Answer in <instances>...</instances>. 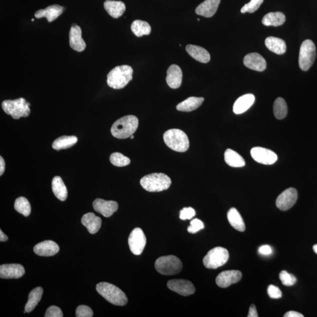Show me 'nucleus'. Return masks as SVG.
I'll return each instance as SVG.
<instances>
[{"mask_svg": "<svg viewBox=\"0 0 317 317\" xmlns=\"http://www.w3.org/2000/svg\"><path fill=\"white\" fill-rule=\"evenodd\" d=\"M139 124L138 118L127 116L116 121L111 128V134L118 139H126L133 136Z\"/></svg>", "mask_w": 317, "mask_h": 317, "instance_id": "nucleus-1", "label": "nucleus"}, {"mask_svg": "<svg viewBox=\"0 0 317 317\" xmlns=\"http://www.w3.org/2000/svg\"><path fill=\"white\" fill-rule=\"evenodd\" d=\"M133 72V69L129 66H116L108 74V85L113 89H122L132 80Z\"/></svg>", "mask_w": 317, "mask_h": 317, "instance_id": "nucleus-2", "label": "nucleus"}, {"mask_svg": "<svg viewBox=\"0 0 317 317\" xmlns=\"http://www.w3.org/2000/svg\"><path fill=\"white\" fill-rule=\"evenodd\" d=\"M96 290L101 296L114 305L124 306L128 302L126 294L120 288L110 283L100 282L96 285Z\"/></svg>", "mask_w": 317, "mask_h": 317, "instance_id": "nucleus-3", "label": "nucleus"}, {"mask_svg": "<svg viewBox=\"0 0 317 317\" xmlns=\"http://www.w3.org/2000/svg\"><path fill=\"white\" fill-rule=\"evenodd\" d=\"M140 184L144 190L150 192H160L170 186V178L164 174H152L141 178Z\"/></svg>", "mask_w": 317, "mask_h": 317, "instance_id": "nucleus-4", "label": "nucleus"}, {"mask_svg": "<svg viewBox=\"0 0 317 317\" xmlns=\"http://www.w3.org/2000/svg\"><path fill=\"white\" fill-rule=\"evenodd\" d=\"M164 143L173 150L184 152L190 148V140L183 130L172 129L168 130L164 134Z\"/></svg>", "mask_w": 317, "mask_h": 317, "instance_id": "nucleus-5", "label": "nucleus"}, {"mask_svg": "<svg viewBox=\"0 0 317 317\" xmlns=\"http://www.w3.org/2000/svg\"><path fill=\"white\" fill-rule=\"evenodd\" d=\"M30 106V104L23 98L16 100H6L2 103V108L4 112L15 120L28 116L31 113Z\"/></svg>", "mask_w": 317, "mask_h": 317, "instance_id": "nucleus-6", "label": "nucleus"}, {"mask_svg": "<svg viewBox=\"0 0 317 317\" xmlns=\"http://www.w3.org/2000/svg\"><path fill=\"white\" fill-rule=\"evenodd\" d=\"M156 271L162 275L172 276L180 273L183 268L180 260L176 256H162L156 260L154 264Z\"/></svg>", "mask_w": 317, "mask_h": 317, "instance_id": "nucleus-7", "label": "nucleus"}, {"mask_svg": "<svg viewBox=\"0 0 317 317\" xmlns=\"http://www.w3.org/2000/svg\"><path fill=\"white\" fill-rule=\"evenodd\" d=\"M316 58V48L312 40H306L302 43L300 50L299 66L304 72L311 68Z\"/></svg>", "mask_w": 317, "mask_h": 317, "instance_id": "nucleus-8", "label": "nucleus"}, {"mask_svg": "<svg viewBox=\"0 0 317 317\" xmlns=\"http://www.w3.org/2000/svg\"><path fill=\"white\" fill-rule=\"evenodd\" d=\"M229 258L226 248L217 247L210 250L203 260L204 264L209 269H216L224 265Z\"/></svg>", "mask_w": 317, "mask_h": 317, "instance_id": "nucleus-9", "label": "nucleus"}, {"mask_svg": "<svg viewBox=\"0 0 317 317\" xmlns=\"http://www.w3.org/2000/svg\"><path fill=\"white\" fill-rule=\"evenodd\" d=\"M130 251L134 255H140L146 244V238L142 230L136 228L130 232L128 238Z\"/></svg>", "mask_w": 317, "mask_h": 317, "instance_id": "nucleus-10", "label": "nucleus"}, {"mask_svg": "<svg viewBox=\"0 0 317 317\" xmlns=\"http://www.w3.org/2000/svg\"><path fill=\"white\" fill-rule=\"evenodd\" d=\"M298 198V190L290 188L280 194L276 198V204L280 210L286 211L295 204Z\"/></svg>", "mask_w": 317, "mask_h": 317, "instance_id": "nucleus-11", "label": "nucleus"}, {"mask_svg": "<svg viewBox=\"0 0 317 317\" xmlns=\"http://www.w3.org/2000/svg\"><path fill=\"white\" fill-rule=\"evenodd\" d=\"M251 156L257 162L263 164H274L278 160L274 152L262 147H254L250 151Z\"/></svg>", "mask_w": 317, "mask_h": 317, "instance_id": "nucleus-12", "label": "nucleus"}, {"mask_svg": "<svg viewBox=\"0 0 317 317\" xmlns=\"http://www.w3.org/2000/svg\"><path fill=\"white\" fill-rule=\"evenodd\" d=\"M167 286L172 291L183 296H190L195 292L193 283L186 280H171L168 282Z\"/></svg>", "mask_w": 317, "mask_h": 317, "instance_id": "nucleus-13", "label": "nucleus"}, {"mask_svg": "<svg viewBox=\"0 0 317 317\" xmlns=\"http://www.w3.org/2000/svg\"><path fill=\"white\" fill-rule=\"evenodd\" d=\"M242 273L238 270H228L220 273L216 279V282L221 288H227L240 281Z\"/></svg>", "mask_w": 317, "mask_h": 317, "instance_id": "nucleus-14", "label": "nucleus"}, {"mask_svg": "<svg viewBox=\"0 0 317 317\" xmlns=\"http://www.w3.org/2000/svg\"><path fill=\"white\" fill-rule=\"evenodd\" d=\"M93 207L98 213L103 215L104 217L109 218L117 211L118 204L114 201L97 198L93 202Z\"/></svg>", "mask_w": 317, "mask_h": 317, "instance_id": "nucleus-15", "label": "nucleus"}, {"mask_svg": "<svg viewBox=\"0 0 317 317\" xmlns=\"http://www.w3.org/2000/svg\"><path fill=\"white\" fill-rule=\"evenodd\" d=\"M70 45L78 52H82L86 48V43L82 38V30L78 26L72 25L70 34Z\"/></svg>", "mask_w": 317, "mask_h": 317, "instance_id": "nucleus-16", "label": "nucleus"}, {"mask_svg": "<svg viewBox=\"0 0 317 317\" xmlns=\"http://www.w3.org/2000/svg\"><path fill=\"white\" fill-rule=\"evenodd\" d=\"M25 274V269L19 264H2L0 266V278H20Z\"/></svg>", "mask_w": 317, "mask_h": 317, "instance_id": "nucleus-17", "label": "nucleus"}, {"mask_svg": "<svg viewBox=\"0 0 317 317\" xmlns=\"http://www.w3.org/2000/svg\"><path fill=\"white\" fill-rule=\"evenodd\" d=\"M244 63L249 69L259 72H263L267 67L265 59L258 53L248 54L244 58Z\"/></svg>", "mask_w": 317, "mask_h": 317, "instance_id": "nucleus-18", "label": "nucleus"}, {"mask_svg": "<svg viewBox=\"0 0 317 317\" xmlns=\"http://www.w3.org/2000/svg\"><path fill=\"white\" fill-rule=\"evenodd\" d=\"M59 251V246L52 240H46L40 242L34 248V252L36 254L43 256V257L54 256L58 254Z\"/></svg>", "mask_w": 317, "mask_h": 317, "instance_id": "nucleus-19", "label": "nucleus"}, {"mask_svg": "<svg viewBox=\"0 0 317 317\" xmlns=\"http://www.w3.org/2000/svg\"><path fill=\"white\" fill-rule=\"evenodd\" d=\"M221 0H205L196 9L198 15L210 18L216 12Z\"/></svg>", "mask_w": 317, "mask_h": 317, "instance_id": "nucleus-20", "label": "nucleus"}, {"mask_svg": "<svg viewBox=\"0 0 317 317\" xmlns=\"http://www.w3.org/2000/svg\"><path fill=\"white\" fill-rule=\"evenodd\" d=\"M182 70L177 65H172L167 70L166 82L171 88L177 89L182 82Z\"/></svg>", "mask_w": 317, "mask_h": 317, "instance_id": "nucleus-21", "label": "nucleus"}, {"mask_svg": "<svg viewBox=\"0 0 317 317\" xmlns=\"http://www.w3.org/2000/svg\"><path fill=\"white\" fill-rule=\"evenodd\" d=\"M64 12L62 6L55 4L48 6L46 9L40 10L35 13L36 18H46L49 22L54 21Z\"/></svg>", "mask_w": 317, "mask_h": 317, "instance_id": "nucleus-22", "label": "nucleus"}, {"mask_svg": "<svg viewBox=\"0 0 317 317\" xmlns=\"http://www.w3.org/2000/svg\"><path fill=\"white\" fill-rule=\"evenodd\" d=\"M82 222L90 234H96L102 225L101 218L93 213L84 214L82 219Z\"/></svg>", "mask_w": 317, "mask_h": 317, "instance_id": "nucleus-23", "label": "nucleus"}, {"mask_svg": "<svg viewBox=\"0 0 317 317\" xmlns=\"http://www.w3.org/2000/svg\"><path fill=\"white\" fill-rule=\"evenodd\" d=\"M254 101L255 96L251 94L238 98L234 104V113L239 114L245 112L254 104Z\"/></svg>", "mask_w": 317, "mask_h": 317, "instance_id": "nucleus-24", "label": "nucleus"}, {"mask_svg": "<svg viewBox=\"0 0 317 317\" xmlns=\"http://www.w3.org/2000/svg\"><path fill=\"white\" fill-rule=\"evenodd\" d=\"M104 8L109 15L114 18H120L126 10V4L122 2L106 0L104 2Z\"/></svg>", "mask_w": 317, "mask_h": 317, "instance_id": "nucleus-25", "label": "nucleus"}, {"mask_svg": "<svg viewBox=\"0 0 317 317\" xmlns=\"http://www.w3.org/2000/svg\"><path fill=\"white\" fill-rule=\"evenodd\" d=\"M186 50L188 54L198 62L205 64L210 62V54L203 47L194 45H188Z\"/></svg>", "mask_w": 317, "mask_h": 317, "instance_id": "nucleus-26", "label": "nucleus"}, {"mask_svg": "<svg viewBox=\"0 0 317 317\" xmlns=\"http://www.w3.org/2000/svg\"><path fill=\"white\" fill-rule=\"evenodd\" d=\"M266 47L276 54L282 55L286 52V46L284 40L274 36H269L265 40Z\"/></svg>", "mask_w": 317, "mask_h": 317, "instance_id": "nucleus-27", "label": "nucleus"}, {"mask_svg": "<svg viewBox=\"0 0 317 317\" xmlns=\"http://www.w3.org/2000/svg\"><path fill=\"white\" fill-rule=\"evenodd\" d=\"M204 98L190 97L178 104L176 109L182 112H191L200 107L204 101Z\"/></svg>", "mask_w": 317, "mask_h": 317, "instance_id": "nucleus-28", "label": "nucleus"}, {"mask_svg": "<svg viewBox=\"0 0 317 317\" xmlns=\"http://www.w3.org/2000/svg\"><path fill=\"white\" fill-rule=\"evenodd\" d=\"M228 219L232 226L239 232H244L246 226L242 216L235 208H231L228 213Z\"/></svg>", "mask_w": 317, "mask_h": 317, "instance_id": "nucleus-29", "label": "nucleus"}, {"mask_svg": "<svg viewBox=\"0 0 317 317\" xmlns=\"http://www.w3.org/2000/svg\"><path fill=\"white\" fill-rule=\"evenodd\" d=\"M52 188L54 194L60 200L65 201L66 200L68 196V190L62 178L60 176L53 178Z\"/></svg>", "mask_w": 317, "mask_h": 317, "instance_id": "nucleus-30", "label": "nucleus"}, {"mask_svg": "<svg viewBox=\"0 0 317 317\" xmlns=\"http://www.w3.org/2000/svg\"><path fill=\"white\" fill-rule=\"evenodd\" d=\"M226 162L231 167L242 168L245 166L244 158L240 154L231 149H228L224 153Z\"/></svg>", "mask_w": 317, "mask_h": 317, "instance_id": "nucleus-31", "label": "nucleus"}, {"mask_svg": "<svg viewBox=\"0 0 317 317\" xmlns=\"http://www.w3.org/2000/svg\"><path fill=\"white\" fill-rule=\"evenodd\" d=\"M286 22V16L282 12H269L262 20L263 25L266 26H278Z\"/></svg>", "mask_w": 317, "mask_h": 317, "instance_id": "nucleus-32", "label": "nucleus"}, {"mask_svg": "<svg viewBox=\"0 0 317 317\" xmlns=\"http://www.w3.org/2000/svg\"><path fill=\"white\" fill-rule=\"evenodd\" d=\"M43 292L42 288L41 286H38L30 292L28 302L25 306L26 312H31L34 310L40 300H42Z\"/></svg>", "mask_w": 317, "mask_h": 317, "instance_id": "nucleus-33", "label": "nucleus"}, {"mask_svg": "<svg viewBox=\"0 0 317 317\" xmlns=\"http://www.w3.org/2000/svg\"><path fill=\"white\" fill-rule=\"evenodd\" d=\"M77 142L78 138L75 136H63L54 142L52 148L57 150L68 149L74 146Z\"/></svg>", "mask_w": 317, "mask_h": 317, "instance_id": "nucleus-34", "label": "nucleus"}, {"mask_svg": "<svg viewBox=\"0 0 317 317\" xmlns=\"http://www.w3.org/2000/svg\"><path fill=\"white\" fill-rule=\"evenodd\" d=\"M131 30L138 37L150 35L151 32V26L146 22L142 20H136L131 25Z\"/></svg>", "mask_w": 317, "mask_h": 317, "instance_id": "nucleus-35", "label": "nucleus"}, {"mask_svg": "<svg viewBox=\"0 0 317 317\" xmlns=\"http://www.w3.org/2000/svg\"><path fill=\"white\" fill-rule=\"evenodd\" d=\"M273 111L276 119H284L288 113V104L285 100L282 98H276L273 106Z\"/></svg>", "mask_w": 317, "mask_h": 317, "instance_id": "nucleus-36", "label": "nucleus"}, {"mask_svg": "<svg viewBox=\"0 0 317 317\" xmlns=\"http://www.w3.org/2000/svg\"><path fill=\"white\" fill-rule=\"evenodd\" d=\"M14 208L16 212L26 217L28 216L31 214V205L26 198L20 197L16 198L14 204Z\"/></svg>", "mask_w": 317, "mask_h": 317, "instance_id": "nucleus-37", "label": "nucleus"}, {"mask_svg": "<svg viewBox=\"0 0 317 317\" xmlns=\"http://www.w3.org/2000/svg\"><path fill=\"white\" fill-rule=\"evenodd\" d=\"M110 161L111 164L114 166L118 167H123L127 166L130 163V160L128 158L120 153H113L110 155Z\"/></svg>", "mask_w": 317, "mask_h": 317, "instance_id": "nucleus-38", "label": "nucleus"}, {"mask_svg": "<svg viewBox=\"0 0 317 317\" xmlns=\"http://www.w3.org/2000/svg\"><path fill=\"white\" fill-rule=\"evenodd\" d=\"M264 0H251L248 4H245L241 9V12L254 13L260 8Z\"/></svg>", "mask_w": 317, "mask_h": 317, "instance_id": "nucleus-39", "label": "nucleus"}, {"mask_svg": "<svg viewBox=\"0 0 317 317\" xmlns=\"http://www.w3.org/2000/svg\"><path fill=\"white\" fill-rule=\"evenodd\" d=\"M279 278L282 284L286 286H294L296 282V276L292 274H290V273L285 270L282 271L280 273Z\"/></svg>", "mask_w": 317, "mask_h": 317, "instance_id": "nucleus-40", "label": "nucleus"}, {"mask_svg": "<svg viewBox=\"0 0 317 317\" xmlns=\"http://www.w3.org/2000/svg\"><path fill=\"white\" fill-rule=\"evenodd\" d=\"M204 228V222L200 219L194 218L190 222V226L188 228V231L190 234H194Z\"/></svg>", "mask_w": 317, "mask_h": 317, "instance_id": "nucleus-41", "label": "nucleus"}, {"mask_svg": "<svg viewBox=\"0 0 317 317\" xmlns=\"http://www.w3.org/2000/svg\"><path fill=\"white\" fill-rule=\"evenodd\" d=\"M93 315V311L88 306H80L76 310V317H92Z\"/></svg>", "mask_w": 317, "mask_h": 317, "instance_id": "nucleus-42", "label": "nucleus"}, {"mask_svg": "<svg viewBox=\"0 0 317 317\" xmlns=\"http://www.w3.org/2000/svg\"><path fill=\"white\" fill-rule=\"evenodd\" d=\"M196 215L194 209L192 208H184L180 212V218L182 220H190Z\"/></svg>", "mask_w": 317, "mask_h": 317, "instance_id": "nucleus-43", "label": "nucleus"}, {"mask_svg": "<svg viewBox=\"0 0 317 317\" xmlns=\"http://www.w3.org/2000/svg\"><path fill=\"white\" fill-rule=\"evenodd\" d=\"M46 317H62L63 313L58 306H52L46 310Z\"/></svg>", "mask_w": 317, "mask_h": 317, "instance_id": "nucleus-44", "label": "nucleus"}, {"mask_svg": "<svg viewBox=\"0 0 317 317\" xmlns=\"http://www.w3.org/2000/svg\"><path fill=\"white\" fill-rule=\"evenodd\" d=\"M268 293L270 298L273 299L280 298L282 296L280 289L274 285H270L268 286Z\"/></svg>", "mask_w": 317, "mask_h": 317, "instance_id": "nucleus-45", "label": "nucleus"}, {"mask_svg": "<svg viewBox=\"0 0 317 317\" xmlns=\"http://www.w3.org/2000/svg\"><path fill=\"white\" fill-rule=\"evenodd\" d=\"M258 254L262 256H269L272 254V249L268 245H263L258 248Z\"/></svg>", "mask_w": 317, "mask_h": 317, "instance_id": "nucleus-46", "label": "nucleus"}, {"mask_svg": "<svg viewBox=\"0 0 317 317\" xmlns=\"http://www.w3.org/2000/svg\"><path fill=\"white\" fill-rule=\"evenodd\" d=\"M248 317H258V313L257 309H256V306L254 304H252L250 308L248 316Z\"/></svg>", "mask_w": 317, "mask_h": 317, "instance_id": "nucleus-47", "label": "nucleus"}, {"mask_svg": "<svg viewBox=\"0 0 317 317\" xmlns=\"http://www.w3.org/2000/svg\"><path fill=\"white\" fill-rule=\"evenodd\" d=\"M284 317H303L304 316L302 314L294 312V311H290L288 312H286L284 316Z\"/></svg>", "mask_w": 317, "mask_h": 317, "instance_id": "nucleus-48", "label": "nucleus"}, {"mask_svg": "<svg viewBox=\"0 0 317 317\" xmlns=\"http://www.w3.org/2000/svg\"><path fill=\"white\" fill-rule=\"evenodd\" d=\"M5 170V162L3 158L0 157V175L2 176Z\"/></svg>", "mask_w": 317, "mask_h": 317, "instance_id": "nucleus-49", "label": "nucleus"}, {"mask_svg": "<svg viewBox=\"0 0 317 317\" xmlns=\"http://www.w3.org/2000/svg\"><path fill=\"white\" fill-rule=\"evenodd\" d=\"M8 240V237L2 230H0V241L4 242Z\"/></svg>", "mask_w": 317, "mask_h": 317, "instance_id": "nucleus-50", "label": "nucleus"}, {"mask_svg": "<svg viewBox=\"0 0 317 317\" xmlns=\"http://www.w3.org/2000/svg\"><path fill=\"white\" fill-rule=\"evenodd\" d=\"M313 250L317 254V244H315V245H314V246H313Z\"/></svg>", "mask_w": 317, "mask_h": 317, "instance_id": "nucleus-51", "label": "nucleus"}, {"mask_svg": "<svg viewBox=\"0 0 317 317\" xmlns=\"http://www.w3.org/2000/svg\"><path fill=\"white\" fill-rule=\"evenodd\" d=\"M134 136H130V139H131V140L134 139Z\"/></svg>", "mask_w": 317, "mask_h": 317, "instance_id": "nucleus-52", "label": "nucleus"}]
</instances>
